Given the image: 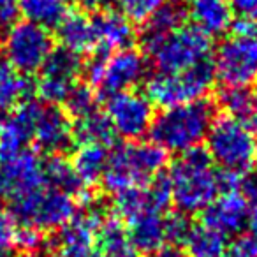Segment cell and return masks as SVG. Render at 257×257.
<instances>
[{
    "instance_id": "cell-4",
    "label": "cell",
    "mask_w": 257,
    "mask_h": 257,
    "mask_svg": "<svg viewBox=\"0 0 257 257\" xmlns=\"http://www.w3.org/2000/svg\"><path fill=\"white\" fill-rule=\"evenodd\" d=\"M143 51L159 72H182L210 58L211 37L197 27H182L164 37H141Z\"/></svg>"
},
{
    "instance_id": "cell-17",
    "label": "cell",
    "mask_w": 257,
    "mask_h": 257,
    "mask_svg": "<svg viewBox=\"0 0 257 257\" xmlns=\"http://www.w3.org/2000/svg\"><path fill=\"white\" fill-rule=\"evenodd\" d=\"M90 22L95 43L93 53L109 55L113 51L128 48L136 36L133 22L113 9H99Z\"/></svg>"
},
{
    "instance_id": "cell-16",
    "label": "cell",
    "mask_w": 257,
    "mask_h": 257,
    "mask_svg": "<svg viewBox=\"0 0 257 257\" xmlns=\"http://www.w3.org/2000/svg\"><path fill=\"white\" fill-rule=\"evenodd\" d=\"M39 107V102L29 99L13 109L9 120L0 128V164L25 152V145L32 141L34 123Z\"/></svg>"
},
{
    "instance_id": "cell-37",
    "label": "cell",
    "mask_w": 257,
    "mask_h": 257,
    "mask_svg": "<svg viewBox=\"0 0 257 257\" xmlns=\"http://www.w3.org/2000/svg\"><path fill=\"white\" fill-rule=\"evenodd\" d=\"M241 194L248 204V224L253 234H257V175H248L241 180Z\"/></svg>"
},
{
    "instance_id": "cell-19",
    "label": "cell",
    "mask_w": 257,
    "mask_h": 257,
    "mask_svg": "<svg viewBox=\"0 0 257 257\" xmlns=\"http://www.w3.org/2000/svg\"><path fill=\"white\" fill-rule=\"evenodd\" d=\"M57 37L62 46L78 55L93 53V30L92 22L83 11H69L67 16L58 23Z\"/></svg>"
},
{
    "instance_id": "cell-27",
    "label": "cell",
    "mask_w": 257,
    "mask_h": 257,
    "mask_svg": "<svg viewBox=\"0 0 257 257\" xmlns=\"http://www.w3.org/2000/svg\"><path fill=\"white\" fill-rule=\"evenodd\" d=\"M114 128L111 125L106 113H93L76 120L74 125V140L79 145H102L109 147L114 141Z\"/></svg>"
},
{
    "instance_id": "cell-15",
    "label": "cell",
    "mask_w": 257,
    "mask_h": 257,
    "mask_svg": "<svg viewBox=\"0 0 257 257\" xmlns=\"http://www.w3.org/2000/svg\"><path fill=\"white\" fill-rule=\"evenodd\" d=\"M203 224L225 238L239 234L248 224V204L243 194L239 190L218 194L213 203L203 211Z\"/></svg>"
},
{
    "instance_id": "cell-20",
    "label": "cell",
    "mask_w": 257,
    "mask_h": 257,
    "mask_svg": "<svg viewBox=\"0 0 257 257\" xmlns=\"http://www.w3.org/2000/svg\"><path fill=\"white\" fill-rule=\"evenodd\" d=\"M190 16L197 29L210 37L222 36L232 25V9L227 0H190Z\"/></svg>"
},
{
    "instance_id": "cell-43",
    "label": "cell",
    "mask_w": 257,
    "mask_h": 257,
    "mask_svg": "<svg viewBox=\"0 0 257 257\" xmlns=\"http://www.w3.org/2000/svg\"><path fill=\"white\" fill-rule=\"evenodd\" d=\"M81 11H99L104 0H76Z\"/></svg>"
},
{
    "instance_id": "cell-22",
    "label": "cell",
    "mask_w": 257,
    "mask_h": 257,
    "mask_svg": "<svg viewBox=\"0 0 257 257\" xmlns=\"http://www.w3.org/2000/svg\"><path fill=\"white\" fill-rule=\"evenodd\" d=\"M36 90V83L27 74L16 71L8 60H0V111H11Z\"/></svg>"
},
{
    "instance_id": "cell-39",
    "label": "cell",
    "mask_w": 257,
    "mask_h": 257,
    "mask_svg": "<svg viewBox=\"0 0 257 257\" xmlns=\"http://www.w3.org/2000/svg\"><path fill=\"white\" fill-rule=\"evenodd\" d=\"M232 13L239 16V20L250 25L253 34H257V0H231Z\"/></svg>"
},
{
    "instance_id": "cell-42",
    "label": "cell",
    "mask_w": 257,
    "mask_h": 257,
    "mask_svg": "<svg viewBox=\"0 0 257 257\" xmlns=\"http://www.w3.org/2000/svg\"><path fill=\"white\" fill-rule=\"evenodd\" d=\"M148 257H189V255H187L185 250L180 248L178 245H171V243H169V245L159 246V248L154 250Z\"/></svg>"
},
{
    "instance_id": "cell-21",
    "label": "cell",
    "mask_w": 257,
    "mask_h": 257,
    "mask_svg": "<svg viewBox=\"0 0 257 257\" xmlns=\"http://www.w3.org/2000/svg\"><path fill=\"white\" fill-rule=\"evenodd\" d=\"M128 238L140 252L152 253L164 245V217L159 211H143L127 222Z\"/></svg>"
},
{
    "instance_id": "cell-44",
    "label": "cell",
    "mask_w": 257,
    "mask_h": 257,
    "mask_svg": "<svg viewBox=\"0 0 257 257\" xmlns=\"http://www.w3.org/2000/svg\"><path fill=\"white\" fill-rule=\"evenodd\" d=\"M23 257H58L53 250H48V248H39V250H34V252L25 253Z\"/></svg>"
},
{
    "instance_id": "cell-24",
    "label": "cell",
    "mask_w": 257,
    "mask_h": 257,
    "mask_svg": "<svg viewBox=\"0 0 257 257\" xmlns=\"http://www.w3.org/2000/svg\"><path fill=\"white\" fill-rule=\"evenodd\" d=\"M97 232V243L102 257H140V250L133 245L120 218L106 217Z\"/></svg>"
},
{
    "instance_id": "cell-34",
    "label": "cell",
    "mask_w": 257,
    "mask_h": 257,
    "mask_svg": "<svg viewBox=\"0 0 257 257\" xmlns=\"http://www.w3.org/2000/svg\"><path fill=\"white\" fill-rule=\"evenodd\" d=\"M164 0H114L118 13L134 23H145Z\"/></svg>"
},
{
    "instance_id": "cell-38",
    "label": "cell",
    "mask_w": 257,
    "mask_h": 257,
    "mask_svg": "<svg viewBox=\"0 0 257 257\" xmlns=\"http://www.w3.org/2000/svg\"><path fill=\"white\" fill-rule=\"evenodd\" d=\"M16 222L9 211L0 210V252H8L16 239Z\"/></svg>"
},
{
    "instance_id": "cell-33",
    "label": "cell",
    "mask_w": 257,
    "mask_h": 257,
    "mask_svg": "<svg viewBox=\"0 0 257 257\" xmlns=\"http://www.w3.org/2000/svg\"><path fill=\"white\" fill-rule=\"evenodd\" d=\"M145 192H147L148 206L152 211H166L169 208V204L173 203L171 196V183H169L168 175H157L150 183L145 185Z\"/></svg>"
},
{
    "instance_id": "cell-8",
    "label": "cell",
    "mask_w": 257,
    "mask_h": 257,
    "mask_svg": "<svg viewBox=\"0 0 257 257\" xmlns=\"http://www.w3.org/2000/svg\"><path fill=\"white\" fill-rule=\"evenodd\" d=\"M9 213L16 224L32 225L41 231H55L76 217L78 204L72 194L48 187L9 201Z\"/></svg>"
},
{
    "instance_id": "cell-31",
    "label": "cell",
    "mask_w": 257,
    "mask_h": 257,
    "mask_svg": "<svg viewBox=\"0 0 257 257\" xmlns=\"http://www.w3.org/2000/svg\"><path fill=\"white\" fill-rule=\"evenodd\" d=\"M62 102H64L62 109L71 118L79 120V118L97 111V92L90 85L76 83V85L69 90V93L65 95V99L62 100Z\"/></svg>"
},
{
    "instance_id": "cell-7",
    "label": "cell",
    "mask_w": 257,
    "mask_h": 257,
    "mask_svg": "<svg viewBox=\"0 0 257 257\" xmlns=\"http://www.w3.org/2000/svg\"><path fill=\"white\" fill-rule=\"evenodd\" d=\"M86 78L95 92L109 97L136 86L147 76V57L133 48L113 51L109 55L95 53L85 65Z\"/></svg>"
},
{
    "instance_id": "cell-48",
    "label": "cell",
    "mask_w": 257,
    "mask_h": 257,
    "mask_svg": "<svg viewBox=\"0 0 257 257\" xmlns=\"http://www.w3.org/2000/svg\"><path fill=\"white\" fill-rule=\"evenodd\" d=\"M93 257H102V255H93Z\"/></svg>"
},
{
    "instance_id": "cell-2",
    "label": "cell",
    "mask_w": 257,
    "mask_h": 257,
    "mask_svg": "<svg viewBox=\"0 0 257 257\" xmlns=\"http://www.w3.org/2000/svg\"><path fill=\"white\" fill-rule=\"evenodd\" d=\"M210 154L203 148L182 154L168 173L173 203L180 213L194 215L204 211L220 194L218 173L213 169Z\"/></svg>"
},
{
    "instance_id": "cell-6",
    "label": "cell",
    "mask_w": 257,
    "mask_h": 257,
    "mask_svg": "<svg viewBox=\"0 0 257 257\" xmlns=\"http://www.w3.org/2000/svg\"><path fill=\"white\" fill-rule=\"evenodd\" d=\"M215 67L210 58L182 72H157L147 83V97L154 106L171 107L178 104L204 99L213 86Z\"/></svg>"
},
{
    "instance_id": "cell-1",
    "label": "cell",
    "mask_w": 257,
    "mask_h": 257,
    "mask_svg": "<svg viewBox=\"0 0 257 257\" xmlns=\"http://www.w3.org/2000/svg\"><path fill=\"white\" fill-rule=\"evenodd\" d=\"M217 118L215 104L208 99L164 107L154 116L150 127L152 143L173 154H185L206 140L210 127Z\"/></svg>"
},
{
    "instance_id": "cell-32",
    "label": "cell",
    "mask_w": 257,
    "mask_h": 257,
    "mask_svg": "<svg viewBox=\"0 0 257 257\" xmlns=\"http://www.w3.org/2000/svg\"><path fill=\"white\" fill-rule=\"evenodd\" d=\"M114 210H116L118 217L125 222H128L131 218L143 213V211H152L150 206H148L145 187H136V189H128V190H123V192L116 194Z\"/></svg>"
},
{
    "instance_id": "cell-28",
    "label": "cell",
    "mask_w": 257,
    "mask_h": 257,
    "mask_svg": "<svg viewBox=\"0 0 257 257\" xmlns=\"http://www.w3.org/2000/svg\"><path fill=\"white\" fill-rule=\"evenodd\" d=\"M185 252L189 257H224L227 238L208 225H192L185 239Z\"/></svg>"
},
{
    "instance_id": "cell-35",
    "label": "cell",
    "mask_w": 257,
    "mask_h": 257,
    "mask_svg": "<svg viewBox=\"0 0 257 257\" xmlns=\"http://www.w3.org/2000/svg\"><path fill=\"white\" fill-rule=\"evenodd\" d=\"M192 224H190L189 217L183 213H171L168 217H164V234L166 241H169L171 245H183L189 236Z\"/></svg>"
},
{
    "instance_id": "cell-5",
    "label": "cell",
    "mask_w": 257,
    "mask_h": 257,
    "mask_svg": "<svg viewBox=\"0 0 257 257\" xmlns=\"http://www.w3.org/2000/svg\"><path fill=\"white\" fill-rule=\"evenodd\" d=\"M206 143V152L222 171L245 176L257 162V138L229 114L215 118Z\"/></svg>"
},
{
    "instance_id": "cell-11",
    "label": "cell",
    "mask_w": 257,
    "mask_h": 257,
    "mask_svg": "<svg viewBox=\"0 0 257 257\" xmlns=\"http://www.w3.org/2000/svg\"><path fill=\"white\" fill-rule=\"evenodd\" d=\"M106 116L114 134L125 140H140L148 134L154 121V104L143 93L125 90L106 99Z\"/></svg>"
},
{
    "instance_id": "cell-41",
    "label": "cell",
    "mask_w": 257,
    "mask_h": 257,
    "mask_svg": "<svg viewBox=\"0 0 257 257\" xmlns=\"http://www.w3.org/2000/svg\"><path fill=\"white\" fill-rule=\"evenodd\" d=\"M20 16V0H0V29H11Z\"/></svg>"
},
{
    "instance_id": "cell-49",
    "label": "cell",
    "mask_w": 257,
    "mask_h": 257,
    "mask_svg": "<svg viewBox=\"0 0 257 257\" xmlns=\"http://www.w3.org/2000/svg\"><path fill=\"white\" fill-rule=\"evenodd\" d=\"M178 2H183V0H178Z\"/></svg>"
},
{
    "instance_id": "cell-40",
    "label": "cell",
    "mask_w": 257,
    "mask_h": 257,
    "mask_svg": "<svg viewBox=\"0 0 257 257\" xmlns=\"http://www.w3.org/2000/svg\"><path fill=\"white\" fill-rule=\"evenodd\" d=\"M229 257H257V234L248 232L238 236V239L231 245Z\"/></svg>"
},
{
    "instance_id": "cell-29",
    "label": "cell",
    "mask_w": 257,
    "mask_h": 257,
    "mask_svg": "<svg viewBox=\"0 0 257 257\" xmlns=\"http://www.w3.org/2000/svg\"><path fill=\"white\" fill-rule=\"evenodd\" d=\"M43 169L44 183L51 189H58L74 196L83 187L72 169V164L62 155H50L46 161H43Z\"/></svg>"
},
{
    "instance_id": "cell-13",
    "label": "cell",
    "mask_w": 257,
    "mask_h": 257,
    "mask_svg": "<svg viewBox=\"0 0 257 257\" xmlns=\"http://www.w3.org/2000/svg\"><path fill=\"white\" fill-rule=\"evenodd\" d=\"M44 185L43 159L36 152L25 150L0 164V194L9 201L29 196Z\"/></svg>"
},
{
    "instance_id": "cell-9",
    "label": "cell",
    "mask_w": 257,
    "mask_h": 257,
    "mask_svg": "<svg viewBox=\"0 0 257 257\" xmlns=\"http://www.w3.org/2000/svg\"><path fill=\"white\" fill-rule=\"evenodd\" d=\"M215 76L225 86H248L257 79V34H232L215 51Z\"/></svg>"
},
{
    "instance_id": "cell-18",
    "label": "cell",
    "mask_w": 257,
    "mask_h": 257,
    "mask_svg": "<svg viewBox=\"0 0 257 257\" xmlns=\"http://www.w3.org/2000/svg\"><path fill=\"white\" fill-rule=\"evenodd\" d=\"M97 227L83 215L76 213L69 224L60 229L55 239L58 257H93L97 245Z\"/></svg>"
},
{
    "instance_id": "cell-3",
    "label": "cell",
    "mask_w": 257,
    "mask_h": 257,
    "mask_svg": "<svg viewBox=\"0 0 257 257\" xmlns=\"http://www.w3.org/2000/svg\"><path fill=\"white\" fill-rule=\"evenodd\" d=\"M168 164V152L155 143L120 145L109 152L102 185L106 192L120 194L123 190L145 187Z\"/></svg>"
},
{
    "instance_id": "cell-14",
    "label": "cell",
    "mask_w": 257,
    "mask_h": 257,
    "mask_svg": "<svg viewBox=\"0 0 257 257\" xmlns=\"http://www.w3.org/2000/svg\"><path fill=\"white\" fill-rule=\"evenodd\" d=\"M32 140L41 150L51 155H60L74 140V125L71 116L57 104H41L34 123Z\"/></svg>"
},
{
    "instance_id": "cell-10",
    "label": "cell",
    "mask_w": 257,
    "mask_h": 257,
    "mask_svg": "<svg viewBox=\"0 0 257 257\" xmlns=\"http://www.w3.org/2000/svg\"><path fill=\"white\" fill-rule=\"evenodd\" d=\"M53 50V37L46 29L30 22H16L8 29L4 55L9 64L22 74L41 71L48 55Z\"/></svg>"
},
{
    "instance_id": "cell-47",
    "label": "cell",
    "mask_w": 257,
    "mask_h": 257,
    "mask_svg": "<svg viewBox=\"0 0 257 257\" xmlns=\"http://www.w3.org/2000/svg\"><path fill=\"white\" fill-rule=\"evenodd\" d=\"M0 128H2V121H0Z\"/></svg>"
},
{
    "instance_id": "cell-12",
    "label": "cell",
    "mask_w": 257,
    "mask_h": 257,
    "mask_svg": "<svg viewBox=\"0 0 257 257\" xmlns=\"http://www.w3.org/2000/svg\"><path fill=\"white\" fill-rule=\"evenodd\" d=\"M83 69L85 65H83L81 55L64 46L51 50L46 62L41 67L39 79L36 83V90L41 100H44L46 104L62 102L69 90L76 85Z\"/></svg>"
},
{
    "instance_id": "cell-36",
    "label": "cell",
    "mask_w": 257,
    "mask_h": 257,
    "mask_svg": "<svg viewBox=\"0 0 257 257\" xmlns=\"http://www.w3.org/2000/svg\"><path fill=\"white\" fill-rule=\"evenodd\" d=\"M44 241H46L44 232L37 227H32V225H22V229L16 231L15 245H18L25 253L44 248Z\"/></svg>"
},
{
    "instance_id": "cell-46",
    "label": "cell",
    "mask_w": 257,
    "mask_h": 257,
    "mask_svg": "<svg viewBox=\"0 0 257 257\" xmlns=\"http://www.w3.org/2000/svg\"><path fill=\"white\" fill-rule=\"evenodd\" d=\"M253 97H255V100H257V79H255V92H253Z\"/></svg>"
},
{
    "instance_id": "cell-30",
    "label": "cell",
    "mask_w": 257,
    "mask_h": 257,
    "mask_svg": "<svg viewBox=\"0 0 257 257\" xmlns=\"http://www.w3.org/2000/svg\"><path fill=\"white\" fill-rule=\"evenodd\" d=\"M218 104L227 111L229 116L236 118L241 123L248 120V116L257 107L253 92H250L246 86H225L218 93Z\"/></svg>"
},
{
    "instance_id": "cell-25",
    "label": "cell",
    "mask_w": 257,
    "mask_h": 257,
    "mask_svg": "<svg viewBox=\"0 0 257 257\" xmlns=\"http://www.w3.org/2000/svg\"><path fill=\"white\" fill-rule=\"evenodd\" d=\"M189 18V11L178 0H168L162 2L155 13L145 22V29L141 37H164L175 30L185 27Z\"/></svg>"
},
{
    "instance_id": "cell-23",
    "label": "cell",
    "mask_w": 257,
    "mask_h": 257,
    "mask_svg": "<svg viewBox=\"0 0 257 257\" xmlns=\"http://www.w3.org/2000/svg\"><path fill=\"white\" fill-rule=\"evenodd\" d=\"M109 152L102 145H79L72 155V169L83 187H92L102 180Z\"/></svg>"
},
{
    "instance_id": "cell-26",
    "label": "cell",
    "mask_w": 257,
    "mask_h": 257,
    "mask_svg": "<svg viewBox=\"0 0 257 257\" xmlns=\"http://www.w3.org/2000/svg\"><path fill=\"white\" fill-rule=\"evenodd\" d=\"M71 11V0H20V15L43 29H57Z\"/></svg>"
},
{
    "instance_id": "cell-45",
    "label": "cell",
    "mask_w": 257,
    "mask_h": 257,
    "mask_svg": "<svg viewBox=\"0 0 257 257\" xmlns=\"http://www.w3.org/2000/svg\"><path fill=\"white\" fill-rule=\"evenodd\" d=\"M0 257H15V255L8 250V252H0Z\"/></svg>"
}]
</instances>
